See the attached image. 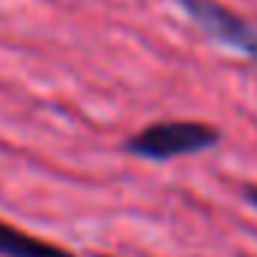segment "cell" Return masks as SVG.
<instances>
[{
    "instance_id": "1",
    "label": "cell",
    "mask_w": 257,
    "mask_h": 257,
    "mask_svg": "<svg viewBox=\"0 0 257 257\" xmlns=\"http://www.w3.org/2000/svg\"><path fill=\"white\" fill-rule=\"evenodd\" d=\"M221 140L218 127L206 121H158L143 127L124 143V149L146 161H173L182 155H197Z\"/></svg>"
},
{
    "instance_id": "2",
    "label": "cell",
    "mask_w": 257,
    "mask_h": 257,
    "mask_svg": "<svg viewBox=\"0 0 257 257\" xmlns=\"http://www.w3.org/2000/svg\"><path fill=\"white\" fill-rule=\"evenodd\" d=\"M179 4L185 7V13L209 34L215 37L218 43L248 55L254 64H257V31L242 19L236 16L233 10L215 4V0H179Z\"/></svg>"
},
{
    "instance_id": "3",
    "label": "cell",
    "mask_w": 257,
    "mask_h": 257,
    "mask_svg": "<svg viewBox=\"0 0 257 257\" xmlns=\"http://www.w3.org/2000/svg\"><path fill=\"white\" fill-rule=\"evenodd\" d=\"M0 257H76L73 251L0 221Z\"/></svg>"
},
{
    "instance_id": "4",
    "label": "cell",
    "mask_w": 257,
    "mask_h": 257,
    "mask_svg": "<svg viewBox=\"0 0 257 257\" xmlns=\"http://www.w3.org/2000/svg\"><path fill=\"white\" fill-rule=\"evenodd\" d=\"M245 200L257 209V185H245Z\"/></svg>"
},
{
    "instance_id": "5",
    "label": "cell",
    "mask_w": 257,
    "mask_h": 257,
    "mask_svg": "<svg viewBox=\"0 0 257 257\" xmlns=\"http://www.w3.org/2000/svg\"><path fill=\"white\" fill-rule=\"evenodd\" d=\"M100 257H106V254H100Z\"/></svg>"
}]
</instances>
